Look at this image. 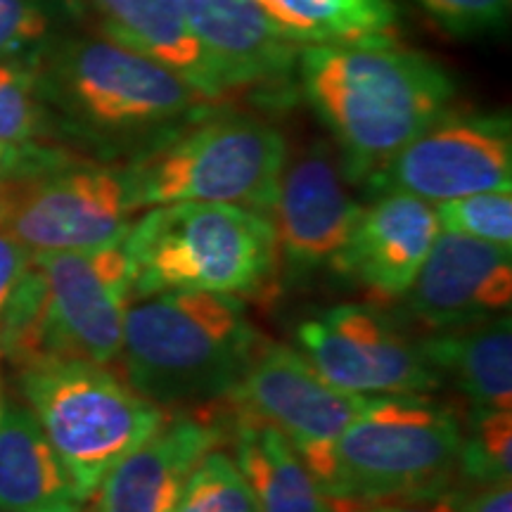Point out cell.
Returning a JSON list of instances; mask_svg holds the SVG:
<instances>
[{
	"label": "cell",
	"instance_id": "d4e9b609",
	"mask_svg": "<svg viewBox=\"0 0 512 512\" xmlns=\"http://www.w3.org/2000/svg\"><path fill=\"white\" fill-rule=\"evenodd\" d=\"M458 475L467 484L489 486L512 477V413L498 408H475L463 430Z\"/></svg>",
	"mask_w": 512,
	"mask_h": 512
},
{
	"label": "cell",
	"instance_id": "5b68a950",
	"mask_svg": "<svg viewBox=\"0 0 512 512\" xmlns=\"http://www.w3.org/2000/svg\"><path fill=\"white\" fill-rule=\"evenodd\" d=\"M463 425L420 394L368 399L339 434L318 486L332 501L363 505L453 494Z\"/></svg>",
	"mask_w": 512,
	"mask_h": 512
},
{
	"label": "cell",
	"instance_id": "9a60e30c",
	"mask_svg": "<svg viewBox=\"0 0 512 512\" xmlns=\"http://www.w3.org/2000/svg\"><path fill=\"white\" fill-rule=\"evenodd\" d=\"M437 235L434 204L406 192H382L361 209L330 266L373 302H399L413 287Z\"/></svg>",
	"mask_w": 512,
	"mask_h": 512
},
{
	"label": "cell",
	"instance_id": "e0dca14e",
	"mask_svg": "<svg viewBox=\"0 0 512 512\" xmlns=\"http://www.w3.org/2000/svg\"><path fill=\"white\" fill-rule=\"evenodd\" d=\"M219 441L216 420L169 418L102 477L91 512H174L190 470Z\"/></svg>",
	"mask_w": 512,
	"mask_h": 512
},
{
	"label": "cell",
	"instance_id": "52a82bcc",
	"mask_svg": "<svg viewBox=\"0 0 512 512\" xmlns=\"http://www.w3.org/2000/svg\"><path fill=\"white\" fill-rule=\"evenodd\" d=\"M287 143L249 114H211L183 126L128 164L136 209L176 202H226L271 214Z\"/></svg>",
	"mask_w": 512,
	"mask_h": 512
},
{
	"label": "cell",
	"instance_id": "7c38bea8",
	"mask_svg": "<svg viewBox=\"0 0 512 512\" xmlns=\"http://www.w3.org/2000/svg\"><path fill=\"white\" fill-rule=\"evenodd\" d=\"M375 195L406 192L437 204L489 190H510L512 133L508 117H444L411 140L368 178Z\"/></svg>",
	"mask_w": 512,
	"mask_h": 512
},
{
	"label": "cell",
	"instance_id": "ffe728a7",
	"mask_svg": "<svg viewBox=\"0 0 512 512\" xmlns=\"http://www.w3.org/2000/svg\"><path fill=\"white\" fill-rule=\"evenodd\" d=\"M420 349L437 370L448 377L475 408H512V328L510 313L441 330L422 339Z\"/></svg>",
	"mask_w": 512,
	"mask_h": 512
},
{
	"label": "cell",
	"instance_id": "1f68e13d",
	"mask_svg": "<svg viewBox=\"0 0 512 512\" xmlns=\"http://www.w3.org/2000/svg\"><path fill=\"white\" fill-rule=\"evenodd\" d=\"M456 512H512L510 482L477 486L470 496H458Z\"/></svg>",
	"mask_w": 512,
	"mask_h": 512
},
{
	"label": "cell",
	"instance_id": "d6986e66",
	"mask_svg": "<svg viewBox=\"0 0 512 512\" xmlns=\"http://www.w3.org/2000/svg\"><path fill=\"white\" fill-rule=\"evenodd\" d=\"M88 3L100 15L107 36L174 69L209 102L226 95L185 22L181 0H88Z\"/></svg>",
	"mask_w": 512,
	"mask_h": 512
},
{
	"label": "cell",
	"instance_id": "8992f818",
	"mask_svg": "<svg viewBox=\"0 0 512 512\" xmlns=\"http://www.w3.org/2000/svg\"><path fill=\"white\" fill-rule=\"evenodd\" d=\"M17 387L86 501L121 458L169 420L159 403L86 358L17 368Z\"/></svg>",
	"mask_w": 512,
	"mask_h": 512
},
{
	"label": "cell",
	"instance_id": "7a4b0ae2",
	"mask_svg": "<svg viewBox=\"0 0 512 512\" xmlns=\"http://www.w3.org/2000/svg\"><path fill=\"white\" fill-rule=\"evenodd\" d=\"M264 339L233 294L164 292L128 304L126 382L155 403L223 399Z\"/></svg>",
	"mask_w": 512,
	"mask_h": 512
},
{
	"label": "cell",
	"instance_id": "83f0119b",
	"mask_svg": "<svg viewBox=\"0 0 512 512\" xmlns=\"http://www.w3.org/2000/svg\"><path fill=\"white\" fill-rule=\"evenodd\" d=\"M453 36H482L503 29L512 0H413Z\"/></svg>",
	"mask_w": 512,
	"mask_h": 512
},
{
	"label": "cell",
	"instance_id": "44dd1931",
	"mask_svg": "<svg viewBox=\"0 0 512 512\" xmlns=\"http://www.w3.org/2000/svg\"><path fill=\"white\" fill-rule=\"evenodd\" d=\"M256 5L297 48L399 41L401 15L394 0H256Z\"/></svg>",
	"mask_w": 512,
	"mask_h": 512
},
{
	"label": "cell",
	"instance_id": "484cf974",
	"mask_svg": "<svg viewBox=\"0 0 512 512\" xmlns=\"http://www.w3.org/2000/svg\"><path fill=\"white\" fill-rule=\"evenodd\" d=\"M434 214H437L439 230L512 249L510 190L475 192V195L437 202Z\"/></svg>",
	"mask_w": 512,
	"mask_h": 512
},
{
	"label": "cell",
	"instance_id": "ba28073f",
	"mask_svg": "<svg viewBox=\"0 0 512 512\" xmlns=\"http://www.w3.org/2000/svg\"><path fill=\"white\" fill-rule=\"evenodd\" d=\"M133 214L138 209L126 166L74 159L10 185L3 228L31 254L81 252L124 242Z\"/></svg>",
	"mask_w": 512,
	"mask_h": 512
},
{
	"label": "cell",
	"instance_id": "4fadbf2b",
	"mask_svg": "<svg viewBox=\"0 0 512 512\" xmlns=\"http://www.w3.org/2000/svg\"><path fill=\"white\" fill-rule=\"evenodd\" d=\"M339 157L325 143H313L283 166L273 202L278 259L290 278L309 275L347 242L361 214L347 188Z\"/></svg>",
	"mask_w": 512,
	"mask_h": 512
},
{
	"label": "cell",
	"instance_id": "4316f807",
	"mask_svg": "<svg viewBox=\"0 0 512 512\" xmlns=\"http://www.w3.org/2000/svg\"><path fill=\"white\" fill-rule=\"evenodd\" d=\"M50 27L41 0H0V60H34L46 48Z\"/></svg>",
	"mask_w": 512,
	"mask_h": 512
},
{
	"label": "cell",
	"instance_id": "7402d4cb",
	"mask_svg": "<svg viewBox=\"0 0 512 512\" xmlns=\"http://www.w3.org/2000/svg\"><path fill=\"white\" fill-rule=\"evenodd\" d=\"M235 458L261 512H342L290 441L273 427L235 420Z\"/></svg>",
	"mask_w": 512,
	"mask_h": 512
},
{
	"label": "cell",
	"instance_id": "5bb4252c",
	"mask_svg": "<svg viewBox=\"0 0 512 512\" xmlns=\"http://www.w3.org/2000/svg\"><path fill=\"white\" fill-rule=\"evenodd\" d=\"M406 297L411 318L437 332L503 316L512 302V249L439 230Z\"/></svg>",
	"mask_w": 512,
	"mask_h": 512
},
{
	"label": "cell",
	"instance_id": "603a6c76",
	"mask_svg": "<svg viewBox=\"0 0 512 512\" xmlns=\"http://www.w3.org/2000/svg\"><path fill=\"white\" fill-rule=\"evenodd\" d=\"M57 124L34 60H0V143L50 145Z\"/></svg>",
	"mask_w": 512,
	"mask_h": 512
},
{
	"label": "cell",
	"instance_id": "30bf717a",
	"mask_svg": "<svg viewBox=\"0 0 512 512\" xmlns=\"http://www.w3.org/2000/svg\"><path fill=\"white\" fill-rule=\"evenodd\" d=\"M46 283L43 358L110 366L121 354L133 271L124 242L81 252L31 254Z\"/></svg>",
	"mask_w": 512,
	"mask_h": 512
},
{
	"label": "cell",
	"instance_id": "ac0fdd59",
	"mask_svg": "<svg viewBox=\"0 0 512 512\" xmlns=\"http://www.w3.org/2000/svg\"><path fill=\"white\" fill-rule=\"evenodd\" d=\"M76 489L29 408L10 406L0 418V512H83Z\"/></svg>",
	"mask_w": 512,
	"mask_h": 512
},
{
	"label": "cell",
	"instance_id": "f546056e",
	"mask_svg": "<svg viewBox=\"0 0 512 512\" xmlns=\"http://www.w3.org/2000/svg\"><path fill=\"white\" fill-rule=\"evenodd\" d=\"M31 264V252L19 242L15 235L0 228V313L8 304L12 290H15L19 278Z\"/></svg>",
	"mask_w": 512,
	"mask_h": 512
},
{
	"label": "cell",
	"instance_id": "4dcf8cb0",
	"mask_svg": "<svg viewBox=\"0 0 512 512\" xmlns=\"http://www.w3.org/2000/svg\"><path fill=\"white\" fill-rule=\"evenodd\" d=\"M458 494H441L425 498H399V501H377L363 505H339L342 512H456Z\"/></svg>",
	"mask_w": 512,
	"mask_h": 512
},
{
	"label": "cell",
	"instance_id": "9c48e42d",
	"mask_svg": "<svg viewBox=\"0 0 512 512\" xmlns=\"http://www.w3.org/2000/svg\"><path fill=\"white\" fill-rule=\"evenodd\" d=\"M223 399L235 420L259 422L283 434L316 482L328 470L339 434L368 403V396L332 387L285 344H261L245 375Z\"/></svg>",
	"mask_w": 512,
	"mask_h": 512
},
{
	"label": "cell",
	"instance_id": "3957f363",
	"mask_svg": "<svg viewBox=\"0 0 512 512\" xmlns=\"http://www.w3.org/2000/svg\"><path fill=\"white\" fill-rule=\"evenodd\" d=\"M133 299L216 292L256 299L271 292L278 245L271 216L226 202L150 207L128 228Z\"/></svg>",
	"mask_w": 512,
	"mask_h": 512
},
{
	"label": "cell",
	"instance_id": "836d02e7",
	"mask_svg": "<svg viewBox=\"0 0 512 512\" xmlns=\"http://www.w3.org/2000/svg\"><path fill=\"white\" fill-rule=\"evenodd\" d=\"M5 411V401H3V377H0V418H3Z\"/></svg>",
	"mask_w": 512,
	"mask_h": 512
},
{
	"label": "cell",
	"instance_id": "6da1fadb",
	"mask_svg": "<svg viewBox=\"0 0 512 512\" xmlns=\"http://www.w3.org/2000/svg\"><path fill=\"white\" fill-rule=\"evenodd\" d=\"M297 72L306 100L335 138L349 183H366L456 98L444 64L399 41L302 46Z\"/></svg>",
	"mask_w": 512,
	"mask_h": 512
},
{
	"label": "cell",
	"instance_id": "2e32d148",
	"mask_svg": "<svg viewBox=\"0 0 512 512\" xmlns=\"http://www.w3.org/2000/svg\"><path fill=\"white\" fill-rule=\"evenodd\" d=\"M181 8L223 93L273 86L297 69L299 48L268 22L256 0H181Z\"/></svg>",
	"mask_w": 512,
	"mask_h": 512
},
{
	"label": "cell",
	"instance_id": "cb8c5ba5",
	"mask_svg": "<svg viewBox=\"0 0 512 512\" xmlns=\"http://www.w3.org/2000/svg\"><path fill=\"white\" fill-rule=\"evenodd\" d=\"M174 512H261L252 484L228 453L211 451L197 460Z\"/></svg>",
	"mask_w": 512,
	"mask_h": 512
},
{
	"label": "cell",
	"instance_id": "8fae6325",
	"mask_svg": "<svg viewBox=\"0 0 512 512\" xmlns=\"http://www.w3.org/2000/svg\"><path fill=\"white\" fill-rule=\"evenodd\" d=\"M297 344L323 380L351 394H425L441 384L420 344L366 304H339L302 320Z\"/></svg>",
	"mask_w": 512,
	"mask_h": 512
},
{
	"label": "cell",
	"instance_id": "d6a6232c",
	"mask_svg": "<svg viewBox=\"0 0 512 512\" xmlns=\"http://www.w3.org/2000/svg\"><path fill=\"white\" fill-rule=\"evenodd\" d=\"M10 207V185L8 183H0V228H3L5 214H8Z\"/></svg>",
	"mask_w": 512,
	"mask_h": 512
},
{
	"label": "cell",
	"instance_id": "f1b7e54d",
	"mask_svg": "<svg viewBox=\"0 0 512 512\" xmlns=\"http://www.w3.org/2000/svg\"><path fill=\"white\" fill-rule=\"evenodd\" d=\"M74 155L55 145H5L0 143V183L17 185L50 174L74 162Z\"/></svg>",
	"mask_w": 512,
	"mask_h": 512
},
{
	"label": "cell",
	"instance_id": "277c9868",
	"mask_svg": "<svg viewBox=\"0 0 512 512\" xmlns=\"http://www.w3.org/2000/svg\"><path fill=\"white\" fill-rule=\"evenodd\" d=\"M34 67L50 110L76 136H143L209 102L174 69L107 34L43 48Z\"/></svg>",
	"mask_w": 512,
	"mask_h": 512
}]
</instances>
